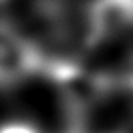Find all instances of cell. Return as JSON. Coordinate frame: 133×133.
<instances>
[{
  "mask_svg": "<svg viewBox=\"0 0 133 133\" xmlns=\"http://www.w3.org/2000/svg\"><path fill=\"white\" fill-rule=\"evenodd\" d=\"M46 61L34 42L10 22L0 20V87H10L30 75L44 73Z\"/></svg>",
  "mask_w": 133,
  "mask_h": 133,
  "instance_id": "cell-1",
  "label": "cell"
},
{
  "mask_svg": "<svg viewBox=\"0 0 133 133\" xmlns=\"http://www.w3.org/2000/svg\"><path fill=\"white\" fill-rule=\"evenodd\" d=\"M91 42H105L133 28V0H93L87 14Z\"/></svg>",
  "mask_w": 133,
  "mask_h": 133,
  "instance_id": "cell-2",
  "label": "cell"
},
{
  "mask_svg": "<svg viewBox=\"0 0 133 133\" xmlns=\"http://www.w3.org/2000/svg\"><path fill=\"white\" fill-rule=\"evenodd\" d=\"M0 133H41V131L26 121H8V123L0 125Z\"/></svg>",
  "mask_w": 133,
  "mask_h": 133,
  "instance_id": "cell-3",
  "label": "cell"
},
{
  "mask_svg": "<svg viewBox=\"0 0 133 133\" xmlns=\"http://www.w3.org/2000/svg\"><path fill=\"white\" fill-rule=\"evenodd\" d=\"M121 133H133V121L129 125H125V127H121Z\"/></svg>",
  "mask_w": 133,
  "mask_h": 133,
  "instance_id": "cell-4",
  "label": "cell"
},
{
  "mask_svg": "<svg viewBox=\"0 0 133 133\" xmlns=\"http://www.w3.org/2000/svg\"><path fill=\"white\" fill-rule=\"evenodd\" d=\"M0 2H2V0H0Z\"/></svg>",
  "mask_w": 133,
  "mask_h": 133,
  "instance_id": "cell-5",
  "label": "cell"
}]
</instances>
